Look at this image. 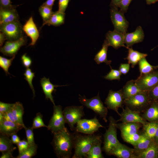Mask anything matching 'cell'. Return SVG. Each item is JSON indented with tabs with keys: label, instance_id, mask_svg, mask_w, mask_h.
Returning a JSON list of instances; mask_svg holds the SVG:
<instances>
[{
	"label": "cell",
	"instance_id": "6da1fadb",
	"mask_svg": "<svg viewBox=\"0 0 158 158\" xmlns=\"http://www.w3.org/2000/svg\"><path fill=\"white\" fill-rule=\"evenodd\" d=\"M53 134L51 144L57 157L70 158L74 148L75 135L66 127Z\"/></svg>",
	"mask_w": 158,
	"mask_h": 158
},
{
	"label": "cell",
	"instance_id": "7a4b0ae2",
	"mask_svg": "<svg viewBox=\"0 0 158 158\" xmlns=\"http://www.w3.org/2000/svg\"><path fill=\"white\" fill-rule=\"evenodd\" d=\"M100 137L99 135L93 134L75 135L73 148L75 151L72 158H86L94 143Z\"/></svg>",
	"mask_w": 158,
	"mask_h": 158
},
{
	"label": "cell",
	"instance_id": "3957f363",
	"mask_svg": "<svg viewBox=\"0 0 158 158\" xmlns=\"http://www.w3.org/2000/svg\"><path fill=\"white\" fill-rule=\"evenodd\" d=\"M109 127L104 135L103 149L107 154L110 155L112 150L120 142L117 138V122L111 116H109Z\"/></svg>",
	"mask_w": 158,
	"mask_h": 158
},
{
	"label": "cell",
	"instance_id": "277c9868",
	"mask_svg": "<svg viewBox=\"0 0 158 158\" xmlns=\"http://www.w3.org/2000/svg\"><path fill=\"white\" fill-rule=\"evenodd\" d=\"M79 95V101L81 104L99 115L105 122H107V109L101 100L99 92L97 96L90 99L86 98L85 96Z\"/></svg>",
	"mask_w": 158,
	"mask_h": 158
},
{
	"label": "cell",
	"instance_id": "5b68a950",
	"mask_svg": "<svg viewBox=\"0 0 158 158\" xmlns=\"http://www.w3.org/2000/svg\"><path fill=\"white\" fill-rule=\"evenodd\" d=\"M83 105L72 106L66 107L63 111L66 123L69 126L71 130H75V125L85 115Z\"/></svg>",
	"mask_w": 158,
	"mask_h": 158
},
{
	"label": "cell",
	"instance_id": "8992f818",
	"mask_svg": "<svg viewBox=\"0 0 158 158\" xmlns=\"http://www.w3.org/2000/svg\"><path fill=\"white\" fill-rule=\"evenodd\" d=\"M0 25L1 32L8 41L15 40L23 36V27L19 20Z\"/></svg>",
	"mask_w": 158,
	"mask_h": 158
},
{
	"label": "cell",
	"instance_id": "52a82bcc",
	"mask_svg": "<svg viewBox=\"0 0 158 158\" xmlns=\"http://www.w3.org/2000/svg\"><path fill=\"white\" fill-rule=\"evenodd\" d=\"M66 123L61 106L54 105L53 115L47 126L48 130L53 134L65 128Z\"/></svg>",
	"mask_w": 158,
	"mask_h": 158
},
{
	"label": "cell",
	"instance_id": "ba28073f",
	"mask_svg": "<svg viewBox=\"0 0 158 158\" xmlns=\"http://www.w3.org/2000/svg\"><path fill=\"white\" fill-rule=\"evenodd\" d=\"M135 80L142 91H149L158 83V70L147 73L140 74Z\"/></svg>",
	"mask_w": 158,
	"mask_h": 158
},
{
	"label": "cell",
	"instance_id": "9c48e42d",
	"mask_svg": "<svg viewBox=\"0 0 158 158\" xmlns=\"http://www.w3.org/2000/svg\"><path fill=\"white\" fill-rule=\"evenodd\" d=\"M151 102L146 91H142L124 101L127 107L135 109L148 107Z\"/></svg>",
	"mask_w": 158,
	"mask_h": 158
},
{
	"label": "cell",
	"instance_id": "30bf717a",
	"mask_svg": "<svg viewBox=\"0 0 158 158\" xmlns=\"http://www.w3.org/2000/svg\"><path fill=\"white\" fill-rule=\"evenodd\" d=\"M111 18L114 26V30L125 34L129 25L128 22L126 19L123 13L118 11V8L111 7Z\"/></svg>",
	"mask_w": 158,
	"mask_h": 158
},
{
	"label": "cell",
	"instance_id": "8fae6325",
	"mask_svg": "<svg viewBox=\"0 0 158 158\" xmlns=\"http://www.w3.org/2000/svg\"><path fill=\"white\" fill-rule=\"evenodd\" d=\"M104 127L96 116L91 119H81L75 127L76 131L88 135L93 134L99 128Z\"/></svg>",
	"mask_w": 158,
	"mask_h": 158
},
{
	"label": "cell",
	"instance_id": "7c38bea8",
	"mask_svg": "<svg viewBox=\"0 0 158 158\" xmlns=\"http://www.w3.org/2000/svg\"><path fill=\"white\" fill-rule=\"evenodd\" d=\"M124 99L121 89L118 91H109L104 103L107 108L115 111L119 115L118 109L122 107Z\"/></svg>",
	"mask_w": 158,
	"mask_h": 158
},
{
	"label": "cell",
	"instance_id": "4fadbf2b",
	"mask_svg": "<svg viewBox=\"0 0 158 158\" xmlns=\"http://www.w3.org/2000/svg\"><path fill=\"white\" fill-rule=\"evenodd\" d=\"M27 41L26 37L24 36L15 40H8L1 47L0 52L4 55L13 57L15 56L22 46L26 45Z\"/></svg>",
	"mask_w": 158,
	"mask_h": 158
},
{
	"label": "cell",
	"instance_id": "5bb4252c",
	"mask_svg": "<svg viewBox=\"0 0 158 158\" xmlns=\"http://www.w3.org/2000/svg\"><path fill=\"white\" fill-rule=\"evenodd\" d=\"M120 118L116 121H121L122 123L134 122L138 123L144 125L147 122L140 115L138 111L131 110L126 107L125 109H123V111L120 114Z\"/></svg>",
	"mask_w": 158,
	"mask_h": 158
},
{
	"label": "cell",
	"instance_id": "9a60e30c",
	"mask_svg": "<svg viewBox=\"0 0 158 158\" xmlns=\"http://www.w3.org/2000/svg\"><path fill=\"white\" fill-rule=\"evenodd\" d=\"M124 35L114 30L109 31L106 35V39L107 40L109 46H111L115 49L123 47L128 49V48L124 44Z\"/></svg>",
	"mask_w": 158,
	"mask_h": 158
},
{
	"label": "cell",
	"instance_id": "2e32d148",
	"mask_svg": "<svg viewBox=\"0 0 158 158\" xmlns=\"http://www.w3.org/2000/svg\"><path fill=\"white\" fill-rule=\"evenodd\" d=\"M23 31L30 37L31 42L29 46H34L39 37V33L32 16L30 18L23 27Z\"/></svg>",
	"mask_w": 158,
	"mask_h": 158
},
{
	"label": "cell",
	"instance_id": "e0dca14e",
	"mask_svg": "<svg viewBox=\"0 0 158 158\" xmlns=\"http://www.w3.org/2000/svg\"><path fill=\"white\" fill-rule=\"evenodd\" d=\"M124 36L125 43L128 47L135 44L142 42L144 37V34L141 27L138 26L134 32L126 33L124 34Z\"/></svg>",
	"mask_w": 158,
	"mask_h": 158
},
{
	"label": "cell",
	"instance_id": "ac0fdd59",
	"mask_svg": "<svg viewBox=\"0 0 158 158\" xmlns=\"http://www.w3.org/2000/svg\"><path fill=\"white\" fill-rule=\"evenodd\" d=\"M23 127L17 123L4 119L0 122V133L8 136L17 133Z\"/></svg>",
	"mask_w": 158,
	"mask_h": 158
},
{
	"label": "cell",
	"instance_id": "d6986e66",
	"mask_svg": "<svg viewBox=\"0 0 158 158\" xmlns=\"http://www.w3.org/2000/svg\"><path fill=\"white\" fill-rule=\"evenodd\" d=\"M15 8H0V25L18 20L19 16Z\"/></svg>",
	"mask_w": 158,
	"mask_h": 158
},
{
	"label": "cell",
	"instance_id": "ffe728a7",
	"mask_svg": "<svg viewBox=\"0 0 158 158\" xmlns=\"http://www.w3.org/2000/svg\"><path fill=\"white\" fill-rule=\"evenodd\" d=\"M135 152L134 149L130 148L120 143L112 150L110 155L119 158H137V156L134 154Z\"/></svg>",
	"mask_w": 158,
	"mask_h": 158
},
{
	"label": "cell",
	"instance_id": "44dd1931",
	"mask_svg": "<svg viewBox=\"0 0 158 158\" xmlns=\"http://www.w3.org/2000/svg\"><path fill=\"white\" fill-rule=\"evenodd\" d=\"M139 123L125 122L117 124L116 127L120 129L122 137L132 135L138 133L140 128Z\"/></svg>",
	"mask_w": 158,
	"mask_h": 158
},
{
	"label": "cell",
	"instance_id": "7402d4cb",
	"mask_svg": "<svg viewBox=\"0 0 158 158\" xmlns=\"http://www.w3.org/2000/svg\"><path fill=\"white\" fill-rule=\"evenodd\" d=\"M40 84L46 98L49 99L54 105H55L52 94L56 90L55 88L62 86L53 85L50 82L49 78H47L45 77L41 79Z\"/></svg>",
	"mask_w": 158,
	"mask_h": 158
},
{
	"label": "cell",
	"instance_id": "603a6c76",
	"mask_svg": "<svg viewBox=\"0 0 158 158\" xmlns=\"http://www.w3.org/2000/svg\"><path fill=\"white\" fill-rule=\"evenodd\" d=\"M121 90L124 100L142 91L136 84L135 80L127 81Z\"/></svg>",
	"mask_w": 158,
	"mask_h": 158
},
{
	"label": "cell",
	"instance_id": "cb8c5ba5",
	"mask_svg": "<svg viewBox=\"0 0 158 158\" xmlns=\"http://www.w3.org/2000/svg\"><path fill=\"white\" fill-rule=\"evenodd\" d=\"M142 117L150 122H158V102H152Z\"/></svg>",
	"mask_w": 158,
	"mask_h": 158
},
{
	"label": "cell",
	"instance_id": "d4e9b609",
	"mask_svg": "<svg viewBox=\"0 0 158 158\" xmlns=\"http://www.w3.org/2000/svg\"><path fill=\"white\" fill-rule=\"evenodd\" d=\"M12 111L16 123L24 128L26 126L23 121L24 109L22 104L19 102H16L12 107Z\"/></svg>",
	"mask_w": 158,
	"mask_h": 158
},
{
	"label": "cell",
	"instance_id": "484cf974",
	"mask_svg": "<svg viewBox=\"0 0 158 158\" xmlns=\"http://www.w3.org/2000/svg\"><path fill=\"white\" fill-rule=\"evenodd\" d=\"M128 54L127 56L124 59L128 61V63L131 65V67L134 68L142 59L145 58L147 54L133 50L132 48L128 47Z\"/></svg>",
	"mask_w": 158,
	"mask_h": 158
},
{
	"label": "cell",
	"instance_id": "4316f807",
	"mask_svg": "<svg viewBox=\"0 0 158 158\" xmlns=\"http://www.w3.org/2000/svg\"><path fill=\"white\" fill-rule=\"evenodd\" d=\"M109 46V44L107 40L105 39L102 44V49L95 57L94 60L97 64H99L101 63H104L107 65H109L111 66L110 64L111 61L107 59V52Z\"/></svg>",
	"mask_w": 158,
	"mask_h": 158
},
{
	"label": "cell",
	"instance_id": "83f0119b",
	"mask_svg": "<svg viewBox=\"0 0 158 158\" xmlns=\"http://www.w3.org/2000/svg\"><path fill=\"white\" fill-rule=\"evenodd\" d=\"M65 13L59 11L54 12L49 19L43 23L42 26L45 25L59 26L63 24L65 21Z\"/></svg>",
	"mask_w": 158,
	"mask_h": 158
},
{
	"label": "cell",
	"instance_id": "f1b7e54d",
	"mask_svg": "<svg viewBox=\"0 0 158 158\" xmlns=\"http://www.w3.org/2000/svg\"><path fill=\"white\" fill-rule=\"evenodd\" d=\"M101 137L94 143L89 151L87 153V158H104L102 152Z\"/></svg>",
	"mask_w": 158,
	"mask_h": 158
},
{
	"label": "cell",
	"instance_id": "f546056e",
	"mask_svg": "<svg viewBox=\"0 0 158 158\" xmlns=\"http://www.w3.org/2000/svg\"><path fill=\"white\" fill-rule=\"evenodd\" d=\"M158 152V144L154 141L146 149L139 153L138 158H156Z\"/></svg>",
	"mask_w": 158,
	"mask_h": 158
},
{
	"label": "cell",
	"instance_id": "4dcf8cb0",
	"mask_svg": "<svg viewBox=\"0 0 158 158\" xmlns=\"http://www.w3.org/2000/svg\"><path fill=\"white\" fill-rule=\"evenodd\" d=\"M8 135L1 134L0 135V151L1 153L13 151L16 148L13 145L11 139Z\"/></svg>",
	"mask_w": 158,
	"mask_h": 158
},
{
	"label": "cell",
	"instance_id": "1f68e13d",
	"mask_svg": "<svg viewBox=\"0 0 158 158\" xmlns=\"http://www.w3.org/2000/svg\"><path fill=\"white\" fill-rule=\"evenodd\" d=\"M152 139L148 137L144 134L142 135L140 140L134 147L135 151L139 153L148 148L154 142Z\"/></svg>",
	"mask_w": 158,
	"mask_h": 158
},
{
	"label": "cell",
	"instance_id": "d6a6232c",
	"mask_svg": "<svg viewBox=\"0 0 158 158\" xmlns=\"http://www.w3.org/2000/svg\"><path fill=\"white\" fill-rule=\"evenodd\" d=\"M140 74L150 73L158 69V65L153 66L150 64L145 58L141 59L138 63Z\"/></svg>",
	"mask_w": 158,
	"mask_h": 158
},
{
	"label": "cell",
	"instance_id": "836d02e7",
	"mask_svg": "<svg viewBox=\"0 0 158 158\" xmlns=\"http://www.w3.org/2000/svg\"><path fill=\"white\" fill-rule=\"evenodd\" d=\"M158 125V122H147L143 125L144 134L153 140Z\"/></svg>",
	"mask_w": 158,
	"mask_h": 158
},
{
	"label": "cell",
	"instance_id": "e575fe53",
	"mask_svg": "<svg viewBox=\"0 0 158 158\" xmlns=\"http://www.w3.org/2000/svg\"><path fill=\"white\" fill-rule=\"evenodd\" d=\"M37 146L36 144L29 145L28 147L21 153L16 158H30L37 153Z\"/></svg>",
	"mask_w": 158,
	"mask_h": 158
},
{
	"label": "cell",
	"instance_id": "d590c367",
	"mask_svg": "<svg viewBox=\"0 0 158 158\" xmlns=\"http://www.w3.org/2000/svg\"><path fill=\"white\" fill-rule=\"evenodd\" d=\"M39 11L43 20V23L47 21L54 12L52 8L42 4L39 8Z\"/></svg>",
	"mask_w": 158,
	"mask_h": 158
},
{
	"label": "cell",
	"instance_id": "8d00e7d4",
	"mask_svg": "<svg viewBox=\"0 0 158 158\" xmlns=\"http://www.w3.org/2000/svg\"><path fill=\"white\" fill-rule=\"evenodd\" d=\"M15 57V56H14L10 59H7L0 56V67L4 71L6 75L10 74L8 72V69Z\"/></svg>",
	"mask_w": 158,
	"mask_h": 158
},
{
	"label": "cell",
	"instance_id": "74e56055",
	"mask_svg": "<svg viewBox=\"0 0 158 158\" xmlns=\"http://www.w3.org/2000/svg\"><path fill=\"white\" fill-rule=\"evenodd\" d=\"M24 75L25 76V79L27 81L28 84L32 90L33 96H35V91L32 83V81L35 77V73L32 72L31 69L27 68L25 71Z\"/></svg>",
	"mask_w": 158,
	"mask_h": 158
},
{
	"label": "cell",
	"instance_id": "f35d334b",
	"mask_svg": "<svg viewBox=\"0 0 158 158\" xmlns=\"http://www.w3.org/2000/svg\"><path fill=\"white\" fill-rule=\"evenodd\" d=\"M42 127H46L47 128V126L44 122L42 114L40 113H38L34 118L32 127L34 129Z\"/></svg>",
	"mask_w": 158,
	"mask_h": 158
},
{
	"label": "cell",
	"instance_id": "ab89813d",
	"mask_svg": "<svg viewBox=\"0 0 158 158\" xmlns=\"http://www.w3.org/2000/svg\"><path fill=\"white\" fill-rule=\"evenodd\" d=\"M110 67L111 68V71L104 77V78L106 79L111 80H120V76L122 74L119 71L113 69L111 66Z\"/></svg>",
	"mask_w": 158,
	"mask_h": 158
},
{
	"label": "cell",
	"instance_id": "60d3db41",
	"mask_svg": "<svg viewBox=\"0 0 158 158\" xmlns=\"http://www.w3.org/2000/svg\"><path fill=\"white\" fill-rule=\"evenodd\" d=\"M142 135H139L138 133L134 134L123 137L126 142L132 145L133 146H135L140 140Z\"/></svg>",
	"mask_w": 158,
	"mask_h": 158
},
{
	"label": "cell",
	"instance_id": "b9f144b4",
	"mask_svg": "<svg viewBox=\"0 0 158 158\" xmlns=\"http://www.w3.org/2000/svg\"><path fill=\"white\" fill-rule=\"evenodd\" d=\"M26 133L27 141L29 145L35 144L34 141V135L33 132V129L32 127H25L24 128Z\"/></svg>",
	"mask_w": 158,
	"mask_h": 158
},
{
	"label": "cell",
	"instance_id": "7bdbcfd3",
	"mask_svg": "<svg viewBox=\"0 0 158 158\" xmlns=\"http://www.w3.org/2000/svg\"><path fill=\"white\" fill-rule=\"evenodd\" d=\"M148 92L151 102H158V83L151 90L148 91Z\"/></svg>",
	"mask_w": 158,
	"mask_h": 158
},
{
	"label": "cell",
	"instance_id": "ee69618b",
	"mask_svg": "<svg viewBox=\"0 0 158 158\" xmlns=\"http://www.w3.org/2000/svg\"><path fill=\"white\" fill-rule=\"evenodd\" d=\"M132 0H121L119 4L118 8H119L121 11L123 13L126 12Z\"/></svg>",
	"mask_w": 158,
	"mask_h": 158
},
{
	"label": "cell",
	"instance_id": "f6af8a7d",
	"mask_svg": "<svg viewBox=\"0 0 158 158\" xmlns=\"http://www.w3.org/2000/svg\"><path fill=\"white\" fill-rule=\"evenodd\" d=\"M21 60L23 66L26 68H29L32 63V60L26 54H23L21 57Z\"/></svg>",
	"mask_w": 158,
	"mask_h": 158
},
{
	"label": "cell",
	"instance_id": "bcb514c9",
	"mask_svg": "<svg viewBox=\"0 0 158 158\" xmlns=\"http://www.w3.org/2000/svg\"><path fill=\"white\" fill-rule=\"evenodd\" d=\"M70 0H59L58 11L65 13Z\"/></svg>",
	"mask_w": 158,
	"mask_h": 158
},
{
	"label": "cell",
	"instance_id": "7dc6e473",
	"mask_svg": "<svg viewBox=\"0 0 158 158\" xmlns=\"http://www.w3.org/2000/svg\"><path fill=\"white\" fill-rule=\"evenodd\" d=\"M19 153H21L26 149L29 147V145L25 140H20L17 144Z\"/></svg>",
	"mask_w": 158,
	"mask_h": 158
},
{
	"label": "cell",
	"instance_id": "c3c4849f",
	"mask_svg": "<svg viewBox=\"0 0 158 158\" xmlns=\"http://www.w3.org/2000/svg\"><path fill=\"white\" fill-rule=\"evenodd\" d=\"M13 104L0 102V112L3 114L7 112L11 108Z\"/></svg>",
	"mask_w": 158,
	"mask_h": 158
},
{
	"label": "cell",
	"instance_id": "681fc988",
	"mask_svg": "<svg viewBox=\"0 0 158 158\" xmlns=\"http://www.w3.org/2000/svg\"><path fill=\"white\" fill-rule=\"evenodd\" d=\"M0 8H16L12 5L11 0H0Z\"/></svg>",
	"mask_w": 158,
	"mask_h": 158
},
{
	"label": "cell",
	"instance_id": "f907efd6",
	"mask_svg": "<svg viewBox=\"0 0 158 158\" xmlns=\"http://www.w3.org/2000/svg\"><path fill=\"white\" fill-rule=\"evenodd\" d=\"M130 64L121 63L119 68V70L122 74L126 75L130 69Z\"/></svg>",
	"mask_w": 158,
	"mask_h": 158
},
{
	"label": "cell",
	"instance_id": "816d5d0a",
	"mask_svg": "<svg viewBox=\"0 0 158 158\" xmlns=\"http://www.w3.org/2000/svg\"><path fill=\"white\" fill-rule=\"evenodd\" d=\"M3 114L4 116V119L16 123L12 114V107L8 111Z\"/></svg>",
	"mask_w": 158,
	"mask_h": 158
},
{
	"label": "cell",
	"instance_id": "f5cc1de1",
	"mask_svg": "<svg viewBox=\"0 0 158 158\" xmlns=\"http://www.w3.org/2000/svg\"><path fill=\"white\" fill-rule=\"evenodd\" d=\"M13 151H8L2 153L0 158H15L12 155Z\"/></svg>",
	"mask_w": 158,
	"mask_h": 158
},
{
	"label": "cell",
	"instance_id": "db71d44e",
	"mask_svg": "<svg viewBox=\"0 0 158 158\" xmlns=\"http://www.w3.org/2000/svg\"><path fill=\"white\" fill-rule=\"evenodd\" d=\"M11 137V140L13 144L17 145L20 141V138L16 133L13 134Z\"/></svg>",
	"mask_w": 158,
	"mask_h": 158
},
{
	"label": "cell",
	"instance_id": "11a10c76",
	"mask_svg": "<svg viewBox=\"0 0 158 158\" xmlns=\"http://www.w3.org/2000/svg\"><path fill=\"white\" fill-rule=\"evenodd\" d=\"M121 0H111L110 6L111 7L118 8V6Z\"/></svg>",
	"mask_w": 158,
	"mask_h": 158
},
{
	"label": "cell",
	"instance_id": "9f6ffc18",
	"mask_svg": "<svg viewBox=\"0 0 158 158\" xmlns=\"http://www.w3.org/2000/svg\"><path fill=\"white\" fill-rule=\"evenodd\" d=\"M55 0H47L42 4L52 8L54 3Z\"/></svg>",
	"mask_w": 158,
	"mask_h": 158
},
{
	"label": "cell",
	"instance_id": "6f0895ef",
	"mask_svg": "<svg viewBox=\"0 0 158 158\" xmlns=\"http://www.w3.org/2000/svg\"><path fill=\"white\" fill-rule=\"evenodd\" d=\"M6 40L4 34L2 32L0 33V45L2 47L5 41Z\"/></svg>",
	"mask_w": 158,
	"mask_h": 158
},
{
	"label": "cell",
	"instance_id": "680465c9",
	"mask_svg": "<svg viewBox=\"0 0 158 158\" xmlns=\"http://www.w3.org/2000/svg\"><path fill=\"white\" fill-rule=\"evenodd\" d=\"M153 140L155 143L158 144V125Z\"/></svg>",
	"mask_w": 158,
	"mask_h": 158
},
{
	"label": "cell",
	"instance_id": "91938a15",
	"mask_svg": "<svg viewBox=\"0 0 158 158\" xmlns=\"http://www.w3.org/2000/svg\"><path fill=\"white\" fill-rule=\"evenodd\" d=\"M146 3L147 4H154L158 1V0H146Z\"/></svg>",
	"mask_w": 158,
	"mask_h": 158
},
{
	"label": "cell",
	"instance_id": "94428289",
	"mask_svg": "<svg viewBox=\"0 0 158 158\" xmlns=\"http://www.w3.org/2000/svg\"><path fill=\"white\" fill-rule=\"evenodd\" d=\"M4 119L3 114L0 112V122H1Z\"/></svg>",
	"mask_w": 158,
	"mask_h": 158
},
{
	"label": "cell",
	"instance_id": "6125c7cd",
	"mask_svg": "<svg viewBox=\"0 0 158 158\" xmlns=\"http://www.w3.org/2000/svg\"><path fill=\"white\" fill-rule=\"evenodd\" d=\"M157 158H158V152H157Z\"/></svg>",
	"mask_w": 158,
	"mask_h": 158
}]
</instances>
